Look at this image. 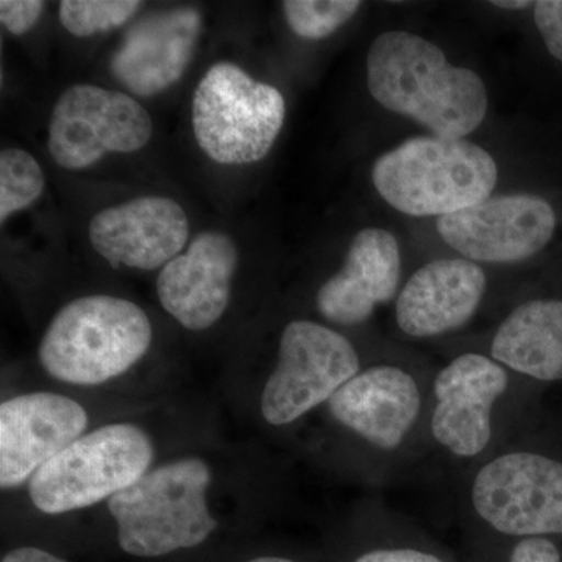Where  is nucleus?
<instances>
[{
	"mask_svg": "<svg viewBox=\"0 0 562 562\" xmlns=\"http://www.w3.org/2000/svg\"><path fill=\"white\" fill-rule=\"evenodd\" d=\"M201 32V13L191 7L151 13L125 33L111 58V72L133 94H160L190 66Z\"/></svg>",
	"mask_w": 562,
	"mask_h": 562,
	"instance_id": "nucleus-15",
	"label": "nucleus"
},
{
	"mask_svg": "<svg viewBox=\"0 0 562 562\" xmlns=\"http://www.w3.org/2000/svg\"><path fill=\"white\" fill-rule=\"evenodd\" d=\"M501 362L482 353H464L450 361L435 380L431 435L458 458H475L492 439L495 402L508 390Z\"/></svg>",
	"mask_w": 562,
	"mask_h": 562,
	"instance_id": "nucleus-12",
	"label": "nucleus"
},
{
	"mask_svg": "<svg viewBox=\"0 0 562 562\" xmlns=\"http://www.w3.org/2000/svg\"><path fill=\"white\" fill-rule=\"evenodd\" d=\"M471 498L480 519L503 535H562V462L552 458L501 454L476 473Z\"/></svg>",
	"mask_w": 562,
	"mask_h": 562,
	"instance_id": "nucleus-9",
	"label": "nucleus"
},
{
	"mask_svg": "<svg viewBox=\"0 0 562 562\" xmlns=\"http://www.w3.org/2000/svg\"><path fill=\"white\" fill-rule=\"evenodd\" d=\"M247 562H295V561L286 560V558H279V557H261V558H255V560L247 561Z\"/></svg>",
	"mask_w": 562,
	"mask_h": 562,
	"instance_id": "nucleus-29",
	"label": "nucleus"
},
{
	"mask_svg": "<svg viewBox=\"0 0 562 562\" xmlns=\"http://www.w3.org/2000/svg\"><path fill=\"white\" fill-rule=\"evenodd\" d=\"M491 358L541 382L562 380V301L536 299L514 308L495 331Z\"/></svg>",
	"mask_w": 562,
	"mask_h": 562,
	"instance_id": "nucleus-19",
	"label": "nucleus"
},
{
	"mask_svg": "<svg viewBox=\"0 0 562 562\" xmlns=\"http://www.w3.org/2000/svg\"><path fill=\"white\" fill-rule=\"evenodd\" d=\"M140 306L113 295H87L55 314L40 344V362L58 382L99 386L139 360L151 344Z\"/></svg>",
	"mask_w": 562,
	"mask_h": 562,
	"instance_id": "nucleus-4",
	"label": "nucleus"
},
{
	"mask_svg": "<svg viewBox=\"0 0 562 562\" xmlns=\"http://www.w3.org/2000/svg\"><path fill=\"white\" fill-rule=\"evenodd\" d=\"M151 135L150 114L131 95L72 85L52 110L47 149L58 166L79 171L109 154L143 149Z\"/></svg>",
	"mask_w": 562,
	"mask_h": 562,
	"instance_id": "nucleus-8",
	"label": "nucleus"
},
{
	"mask_svg": "<svg viewBox=\"0 0 562 562\" xmlns=\"http://www.w3.org/2000/svg\"><path fill=\"white\" fill-rule=\"evenodd\" d=\"M357 0H286L281 3L288 25L305 40H324L360 11Z\"/></svg>",
	"mask_w": 562,
	"mask_h": 562,
	"instance_id": "nucleus-22",
	"label": "nucleus"
},
{
	"mask_svg": "<svg viewBox=\"0 0 562 562\" xmlns=\"http://www.w3.org/2000/svg\"><path fill=\"white\" fill-rule=\"evenodd\" d=\"M353 562H443L435 554L414 549H379L364 553Z\"/></svg>",
	"mask_w": 562,
	"mask_h": 562,
	"instance_id": "nucleus-26",
	"label": "nucleus"
},
{
	"mask_svg": "<svg viewBox=\"0 0 562 562\" xmlns=\"http://www.w3.org/2000/svg\"><path fill=\"white\" fill-rule=\"evenodd\" d=\"M154 458V442L138 425H102L47 461L29 482V494L41 513L79 512L138 482L150 471Z\"/></svg>",
	"mask_w": 562,
	"mask_h": 562,
	"instance_id": "nucleus-5",
	"label": "nucleus"
},
{
	"mask_svg": "<svg viewBox=\"0 0 562 562\" xmlns=\"http://www.w3.org/2000/svg\"><path fill=\"white\" fill-rule=\"evenodd\" d=\"M46 3L40 0H2L0 2V21L13 35H24L35 27Z\"/></svg>",
	"mask_w": 562,
	"mask_h": 562,
	"instance_id": "nucleus-24",
	"label": "nucleus"
},
{
	"mask_svg": "<svg viewBox=\"0 0 562 562\" xmlns=\"http://www.w3.org/2000/svg\"><path fill=\"white\" fill-rule=\"evenodd\" d=\"M401 277L397 238L384 228H362L351 239L342 268L317 292V310L331 324H362L376 306L398 295Z\"/></svg>",
	"mask_w": 562,
	"mask_h": 562,
	"instance_id": "nucleus-18",
	"label": "nucleus"
},
{
	"mask_svg": "<svg viewBox=\"0 0 562 562\" xmlns=\"http://www.w3.org/2000/svg\"><path fill=\"white\" fill-rule=\"evenodd\" d=\"M286 116L283 94L233 63L211 66L192 98L195 140L221 165L261 161Z\"/></svg>",
	"mask_w": 562,
	"mask_h": 562,
	"instance_id": "nucleus-6",
	"label": "nucleus"
},
{
	"mask_svg": "<svg viewBox=\"0 0 562 562\" xmlns=\"http://www.w3.org/2000/svg\"><path fill=\"white\" fill-rule=\"evenodd\" d=\"M46 188L43 169L29 151L3 149L0 154V222L32 206Z\"/></svg>",
	"mask_w": 562,
	"mask_h": 562,
	"instance_id": "nucleus-20",
	"label": "nucleus"
},
{
	"mask_svg": "<svg viewBox=\"0 0 562 562\" xmlns=\"http://www.w3.org/2000/svg\"><path fill=\"white\" fill-rule=\"evenodd\" d=\"M210 465L198 457L179 458L150 469L109 501L125 553L157 558L201 546L216 530L211 514Z\"/></svg>",
	"mask_w": 562,
	"mask_h": 562,
	"instance_id": "nucleus-3",
	"label": "nucleus"
},
{
	"mask_svg": "<svg viewBox=\"0 0 562 562\" xmlns=\"http://www.w3.org/2000/svg\"><path fill=\"white\" fill-rule=\"evenodd\" d=\"M190 238V221L180 203L144 195L92 217L90 241L113 266L139 271L162 269L180 255Z\"/></svg>",
	"mask_w": 562,
	"mask_h": 562,
	"instance_id": "nucleus-13",
	"label": "nucleus"
},
{
	"mask_svg": "<svg viewBox=\"0 0 562 562\" xmlns=\"http://www.w3.org/2000/svg\"><path fill=\"white\" fill-rule=\"evenodd\" d=\"M494 157L468 139L417 136L380 155L372 183L392 209L413 217H442L491 198Z\"/></svg>",
	"mask_w": 562,
	"mask_h": 562,
	"instance_id": "nucleus-2",
	"label": "nucleus"
},
{
	"mask_svg": "<svg viewBox=\"0 0 562 562\" xmlns=\"http://www.w3.org/2000/svg\"><path fill=\"white\" fill-rule=\"evenodd\" d=\"M361 372L353 344L313 321H292L281 333L279 360L261 394V414L273 427L294 424Z\"/></svg>",
	"mask_w": 562,
	"mask_h": 562,
	"instance_id": "nucleus-7",
	"label": "nucleus"
},
{
	"mask_svg": "<svg viewBox=\"0 0 562 562\" xmlns=\"http://www.w3.org/2000/svg\"><path fill=\"white\" fill-rule=\"evenodd\" d=\"M2 562H68L36 547H20L2 558Z\"/></svg>",
	"mask_w": 562,
	"mask_h": 562,
	"instance_id": "nucleus-27",
	"label": "nucleus"
},
{
	"mask_svg": "<svg viewBox=\"0 0 562 562\" xmlns=\"http://www.w3.org/2000/svg\"><path fill=\"white\" fill-rule=\"evenodd\" d=\"M369 92L384 110L447 139L486 120L490 95L475 70L454 66L435 43L406 31L376 36L366 58Z\"/></svg>",
	"mask_w": 562,
	"mask_h": 562,
	"instance_id": "nucleus-1",
	"label": "nucleus"
},
{
	"mask_svg": "<svg viewBox=\"0 0 562 562\" xmlns=\"http://www.w3.org/2000/svg\"><path fill=\"white\" fill-rule=\"evenodd\" d=\"M491 5L497 7V9L503 10H525L528 7H535V2H522V0H516V2H512V0H497V2H491Z\"/></svg>",
	"mask_w": 562,
	"mask_h": 562,
	"instance_id": "nucleus-28",
	"label": "nucleus"
},
{
	"mask_svg": "<svg viewBox=\"0 0 562 562\" xmlns=\"http://www.w3.org/2000/svg\"><path fill=\"white\" fill-rule=\"evenodd\" d=\"M509 562H561V554L547 538H527L514 547Z\"/></svg>",
	"mask_w": 562,
	"mask_h": 562,
	"instance_id": "nucleus-25",
	"label": "nucleus"
},
{
	"mask_svg": "<svg viewBox=\"0 0 562 562\" xmlns=\"http://www.w3.org/2000/svg\"><path fill=\"white\" fill-rule=\"evenodd\" d=\"M436 228L442 241L465 260L513 265L549 246L557 214L536 194L491 195L471 209L439 217Z\"/></svg>",
	"mask_w": 562,
	"mask_h": 562,
	"instance_id": "nucleus-10",
	"label": "nucleus"
},
{
	"mask_svg": "<svg viewBox=\"0 0 562 562\" xmlns=\"http://www.w3.org/2000/svg\"><path fill=\"white\" fill-rule=\"evenodd\" d=\"M87 409L55 392L16 395L0 405V486L14 490L87 432Z\"/></svg>",
	"mask_w": 562,
	"mask_h": 562,
	"instance_id": "nucleus-11",
	"label": "nucleus"
},
{
	"mask_svg": "<svg viewBox=\"0 0 562 562\" xmlns=\"http://www.w3.org/2000/svg\"><path fill=\"white\" fill-rule=\"evenodd\" d=\"M487 277L479 262L439 258L409 277L395 301L398 328L412 338L446 335L464 327L479 312Z\"/></svg>",
	"mask_w": 562,
	"mask_h": 562,
	"instance_id": "nucleus-17",
	"label": "nucleus"
},
{
	"mask_svg": "<svg viewBox=\"0 0 562 562\" xmlns=\"http://www.w3.org/2000/svg\"><path fill=\"white\" fill-rule=\"evenodd\" d=\"M239 254L231 236L203 232L184 254L158 273L157 294L162 308L191 331L213 327L227 312Z\"/></svg>",
	"mask_w": 562,
	"mask_h": 562,
	"instance_id": "nucleus-14",
	"label": "nucleus"
},
{
	"mask_svg": "<svg viewBox=\"0 0 562 562\" xmlns=\"http://www.w3.org/2000/svg\"><path fill=\"white\" fill-rule=\"evenodd\" d=\"M143 3L135 0H63L58 16L66 32L77 38L121 27L138 13Z\"/></svg>",
	"mask_w": 562,
	"mask_h": 562,
	"instance_id": "nucleus-21",
	"label": "nucleus"
},
{
	"mask_svg": "<svg viewBox=\"0 0 562 562\" xmlns=\"http://www.w3.org/2000/svg\"><path fill=\"white\" fill-rule=\"evenodd\" d=\"M532 14L547 50L562 63V0H539L532 7Z\"/></svg>",
	"mask_w": 562,
	"mask_h": 562,
	"instance_id": "nucleus-23",
	"label": "nucleus"
},
{
	"mask_svg": "<svg viewBox=\"0 0 562 562\" xmlns=\"http://www.w3.org/2000/svg\"><path fill=\"white\" fill-rule=\"evenodd\" d=\"M420 405L416 379L391 364L357 373L327 403L333 419L384 452L398 449L408 438Z\"/></svg>",
	"mask_w": 562,
	"mask_h": 562,
	"instance_id": "nucleus-16",
	"label": "nucleus"
}]
</instances>
